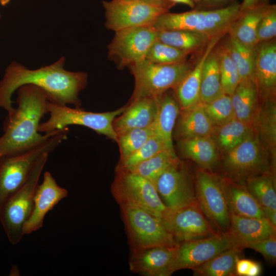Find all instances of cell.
<instances>
[{
    "mask_svg": "<svg viewBox=\"0 0 276 276\" xmlns=\"http://www.w3.org/2000/svg\"><path fill=\"white\" fill-rule=\"evenodd\" d=\"M68 128L57 130L38 146L0 160V208L27 181L38 158L67 139Z\"/></svg>",
    "mask_w": 276,
    "mask_h": 276,
    "instance_id": "277c9868",
    "label": "cell"
},
{
    "mask_svg": "<svg viewBox=\"0 0 276 276\" xmlns=\"http://www.w3.org/2000/svg\"><path fill=\"white\" fill-rule=\"evenodd\" d=\"M67 195V190L58 185L51 173L45 172L42 182L36 188L33 210L23 227L24 235L41 228L47 214Z\"/></svg>",
    "mask_w": 276,
    "mask_h": 276,
    "instance_id": "ac0fdd59",
    "label": "cell"
},
{
    "mask_svg": "<svg viewBox=\"0 0 276 276\" xmlns=\"http://www.w3.org/2000/svg\"><path fill=\"white\" fill-rule=\"evenodd\" d=\"M154 134L155 129L153 122L149 126L130 129L118 134L117 142L120 152L119 162L125 160L136 151Z\"/></svg>",
    "mask_w": 276,
    "mask_h": 276,
    "instance_id": "8d00e7d4",
    "label": "cell"
},
{
    "mask_svg": "<svg viewBox=\"0 0 276 276\" xmlns=\"http://www.w3.org/2000/svg\"><path fill=\"white\" fill-rule=\"evenodd\" d=\"M149 4L169 10L175 4L169 0H142Z\"/></svg>",
    "mask_w": 276,
    "mask_h": 276,
    "instance_id": "bcb514c9",
    "label": "cell"
},
{
    "mask_svg": "<svg viewBox=\"0 0 276 276\" xmlns=\"http://www.w3.org/2000/svg\"><path fill=\"white\" fill-rule=\"evenodd\" d=\"M49 154L45 153L38 158L25 183L0 208V222L13 245L18 244L24 236L23 227L32 213L36 189Z\"/></svg>",
    "mask_w": 276,
    "mask_h": 276,
    "instance_id": "5b68a950",
    "label": "cell"
},
{
    "mask_svg": "<svg viewBox=\"0 0 276 276\" xmlns=\"http://www.w3.org/2000/svg\"><path fill=\"white\" fill-rule=\"evenodd\" d=\"M168 90L157 97V113L154 124L155 133L169 149L174 150L172 134L180 107L176 94Z\"/></svg>",
    "mask_w": 276,
    "mask_h": 276,
    "instance_id": "4316f807",
    "label": "cell"
},
{
    "mask_svg": "<svg viewBox=\"0 0 276 276\" xmlns=\"http://www.w3.org/2000/svg\"><path fill=\"white\" fill-rule=\"evenodd\" d=\"M202 105L214 126H221L236 118L231 96L228 95L223 94L209 102L202 103Z\"/></svg>",
    "mask_w": 276,
    "mask_h": 276,
    "instance_id": "f35d334b",
    "label": "cell"
},
{
    "mask_svg": "<svg viewBox=\"0 0 276 276\" xmlns=\"http://www.w3.org/2000/svg\"><path fill=\"white\" fill-rule=\"evenodd\" d=\"M180 160L174 150L167 149L125 169L145 178L154 184L163 172Z\"/></svg>",
    "mask_w": 276,
    "mask_h": 276,
    "instance_id": "d6a6232c",
    "label": "cell"
},
{
    "mask_svg": "<svg viewBox=\"0 0 276 276\" xmlns=\"http://www.w3.org/2000/svg\"><path fill=\"white\" fill-rule=\"evenodd\" d=\"M222 167L225 178L242 183L252 177L274 172L275 168L256 133L223 154Z\"/></svg>",
    "mask_w": 276,
    "mask_h": 276,
    "instance_id": "ba28073f",
    "label": "cell"
},
{
    "mask_svg": "<svg viewBox=\"0 0 276 276\" xmlns=\"http://www.w3.org/2000/svg\"><path fill=\"white\" fill-rule=\"evenodd\" d=\"M17 90V106L6 119L4 133L0 137V160L38 146L57 131L42 134L38 130L41 119L47 113L44 91L31 84Z\"/></svg>",
    "mask_w": 276,
    "mask_h": 276,
    "instance_id": "7a4b0ae2",
    "label": "cell"
},
{
    "mask_svg": "<svg viewBox=\"0 0 276 276\" xmlns=\"http://www.w3.org/2000/svg\"><path fill=\"white\" fill-rule=\"evenodd\" d=\"M255 133L268 152L273 166L276 160V105L275 97L260 100L252 125Z\"/></svg>",
    "mask_w": 276,
    "mask_h": 276,
    "instance_id": "d4e9b609",
    "label": "cell"
},
{
    "mask_svg": "<svg viewBox=\"0 0 276 276\" xmlns=\"http://www.w3.org/2000/svg\"><path fill=\"white\" fill-rule=\"evenodd\" d=\"M231 98L235 118L252 126L260 105L258 91L254 79L241 80Z\"/></svg>",
    "mask_w": 276,
    "mask_h": 276,
    "instance_id": "f1b7e54d",
    "label": "cell"
},
{
    "mask_svg": "<svg viewBox=\"0 0 276 276\" xmlns=\"http://www.w3.org/2000/svg\"><path fill=\"white\" fill-rule=\"evenodd\" d=\"M189 54L156 40L148 50L145 60L157 64L177 63L186 61Z\"/></svg>",
    "mask_w": 276,
    "mask_h": 276,
    "instance_id": "ab89813d",
    "label": "cell"
},
{
    "mask_svg": "<svg viewBox=\"0 0 276 276\" xmlns=\"http://www.w3.org/2000/svg\"><path fill=\"white\" fill-rule=\"evenodd\" d=\"M234 246H236V244L228 232L178 243L173 262V271L193 270Z\"/></svg>",
    "mask_w": 276,
    "mask_h": 276,
    "instance_id": "9a60e30c",
    "label": "cell"
},
{
    "mask_svg": "<svg viewBox=\"0 0 276 276\" xmlns=\"http://www.w3.org/2000/svg\"><path fill=\"white\" fill-rule=\"evenodd\" d=\"M253 79L259 99L275 97L276 90L275 39L258 43L255 47Z\"/></svg>",
    "mask_w": 276,
    "mask_h": 276,
    "instance_id": "d6986e66",
    "label": "cell"
},
{
    "mask_svg": "<svg viewBox=\"0 0 276 276\" xmlns=\"http://www.w3.org/2000/svg\"><path fill=\"white\" fill-rule=\"evenodd\" d=\"M178 148L182 157L193 161L201 169L211 171L219 164V149L211 136L179 140Z\"/></svg>",
    "mask_w": 276,
    "mask_h": 276,
    "instance_id": "7402d4cb",
    "label": "cell"
},
{
    "mask_svg": "<svg viewBox=\"0 0 276 276\" xmlns=\"http://www.w3.org/2000/svg\"><path fill=\"white\" fill-rule=\"evenodd\" d=\"M276 36V6L270 5L261 20L257 31V43L274 39Z\"/></svg>",
    "mask_w": 276,
    "mask_h": 276,
    "instance_id": "b9f144b4",
    "label": "cell"
},
{
    "mask_svg": "<svg viewBox=\"0 0 276 276\" xmlns=\"http://www.w3.org/2000/svg\"><path fill=\"white\" fill-rule=\"evenodd\" d=\"M174 135L177 139L211 136L214 125L206 114L201 102L180 110Z\"/></svg>",
    "mask_w": 276,
    "mask_h": 276,
    "instance_id": "603a6c76",
    "label": "cell"
},
{
    "mask_svg": "<svg viewBox=\"0 0 276 276\" xmlns=\"http://www.w3.org/2000/svg\"><path fill=\"white\" fill-rule=\"evenodd\" d=\"M251 260L238 258L235 266L236 275L247 276Z\"/></svg>",
    "mask_w": 276,
    "mask_h": 276,
    "instance_id": "f6af8a7d",
    "label": "cell"
},
{
    "mask_svg": "<svg viewBox=\"0 0 276 276\" xmlns=\"http://www.w3.org/2000/svg\"><path fill=\"white\" fill-rule=\"evenodd\" d=\"M221 37L211 39L196 64L173 89L180 110L189 108L200 102L199 91L202 70L204 62Z\"/></svg>",
    "mask_w": 276,
    "mask_h": 276,
    "instance_id": "cb8c5ba5",
    "label": "cell"
},
{
    "mask_svg": "<svg viewBox=\"0 0 276 276\" xmlns=\"http://www.w3.org/2000/svg\"><path fill=\"white\" fill-rule=\"evenodd\" d=\"M157 40L190 53L206 44L211 39L189 31L162 30L157 31Z\"/></svg>",
    "mask_w": 276,
    "mask_h": 276,
    "instance_id": "836d02e7",
    "label": "cell"
},
{
    "mask_svg": "<svg viewBox=\"0 0 276 276\" xmlns=\"http://www.w3.org/2000/svg\"><path fill=\"white\" fill-rule=\"evenodd\" d=\"M162 219L177 243L220 233L209 221L197 203L169 209Z\"/></svg>",
    "mask_w": 276,
    "mask_h": 276,
    "instance_id": "2e32d148",
    "label": "cell"
},
{
    "mask_svg": "<svg viewBox=\"0 0 276 276\" xmlns=\"http://www.w3.org/2000/svg\"><path fill=\"white\" fill-rule=\"evenodd\" d=\"M157 109V97L129 102L124 112L113 122L117 135L130 129L149 126L155 120Z\"/></svg>",
    "mask_w": 276,
    "mask_h": 276,
    "instance_id": "ffe728a7",
    "label": "cell"
},
{
    "mask_svg": "<svg viewBox=\"0 0 276 276\" xmlns=\"http://www.w3.org/2000/svg\"><path fill=\"white\" fill-rule=\"evenodd\" d=\"M241 12L240 4L233 2L221 8L195 10L182 13L166 12L151 25L157 31L186 30L202 34L212 39L227 33Z\"/></svg>",
    "mask_w": 276,
    "mask_h": 276,
    "instance_id": "3957f363",
    "label": "cell"
},
{
    "mask_svg": "<svg viewBox=\"0 0 276 276\" xmlns=\"http://www.w3.org/2000/svg\"><path fill=\"white\" fill-rule=\"evenodd\" d=\"M198 205L219 232L226 233L230 227L231 211L222 179L200 168L195 173Z\"/></svg>",
    "mask_w": 276,
    "mask_h": 276,
    "instance_id": "8fae6325",
    "label": "cell"
},
{
    "mask_svg": "<svg viewBox=\"0 0 276 276\" xmlns=\"http://www.w3.org/2000/svg\"><path fill=\"white\" fill-rule=\"evenodd\" d=\"M226 44L232 59L238 71L240 80L253 79L255 47L245 45L230 36Z\"/></svg>",
    "mask_w": 276,
    "mask_h": 276,
    "instance_id": "d590c367",
    "label": "cell"
},
{
    "mask_svg": "<svg viewBox=\"0 0 276 276\" xmlns=\"http://www.w3.org/2000/svg\"><path fill=\"white\" fill-rule=\"evenodd\" d=\"M64 63L65 58L62 57L52 64L30 70L18 62H12L0 82V107L11 116L15 109L12 106L13 93L21 86L31 84L42 90L47 100L53 104H73L75 108H80L78 96L87 85V75L65 70Z\"/></svg>",
    "mask_w": 276,
    "mask_h": 276,
    "instance_id": "6da1fadb",
    "label": "cell"
},
{
    "mask_svg": "<svg viewBox=\"0 0 276 276\" xmlns=\"http://www.w3.org/2000/svg\"><path fill=\"white\" fill-rule=\"evenodd\" d=\"M263 0H243L242 3L240 4L241 10L243 11L252 7L258 5Z\"/></svg>",
    "mask_w": 276,
    "mask_h": 276,
    "instance_id": "681fc988",
    "label": "cell"
},
{
    "mask_svg": "<svg viewBox=\"0 0 276 276\" xmlns=\"http://www.w3.org/2000/svg\"><path fill=\"white\" fill-rule=\"evenodd\" d=\"M262 271V267L261 264L255 261H251L247 276H258Z\"/></svg>",
    "mask_w": 276,
    "mask_h": 276,
    "instance_id": "c3c4849f",
    "label": "cell"
},
{
    "mask_svg": "<svg viewBox=\"0 0 276 276\" xmlns=\"http://www.w3.org/2000/svg\"><path fill=\"white\" fill-rule=\"evenodd\" d=\"M224 94L223 91L215 47L206 58L203 66L199 91L200 102H209Z\"/></svg>",
    "mask_w": 276,
    "mask_h": 276,
    "instance_id": "4dcf8cb0",
    "label": "cell"
},
{
    "mask_svg": "<svg viewBox=\"0 0 276 276\" xmlns=\"http://www.w3.org/2000/svg\"><path fill=\"white\" fill-rule=\"evenodd\" d=\"M167 149L170 150L162 139L155 133L136 151L125 160L119 162L116 168L123 169L131 168Z\"/></svg>",
    "mask_w": 276,
    "mask_h": 276,
    "instance_id": "60d3db41",
    "label": "cell"
},
{
    "mask_svg": "<svg viewBox=\"0 0 276 276\" xmlns=\"http://www.w3.org/2000/svg\"><path fill=\"white\" fill-rule=\"evenodd\" d=\"M245 248L252 249L260 253L265 259L274 264L276 260V237L272 236L246 245Z\"/></svg>",
    "mask_w": 276,
    "mask_h": 276,
    "instance_id": "7bdbcfd3",
    "label": "cell"
},
{
    "mask_svg": "<svg viewBox=\"0 0 276 276\" xmlns=\"http://www.w3.org/2000/svg\"><path fill=\"white\" fill-rule=\"evenodd\" d=\"M125 108L126 106L112 111L93 112L80 108L56 105L47 100L46 110L49 118L40 123L38 130L41 133H49L70 125H79L88 127L117 142L118 137L113 122Z\"/></svg>",
    "mask_w": 276,
    "mask_h": 276,
    "instance_id": "52a82bcc",
    "label": "cell"
},
{
    "mask_svg": "<svg viewBox=\"0 0 276 276\" xmlns=\"http://www.w3.org/2000/svg\"><path fill=\"white\" fill-rule=\"evenodd\" d=\"M131 250L152 246H174L178 243L162 219L145 210L120 205Z\"/></svg>",
    "mask_w": 276,
    "mask_h": 276,
    "instance_id": "30bf717a",
    "label": "cell"
},
{
    "mask_svg": "<svg viewBox=\"0 0 276 276\" xmlns=\"http://www.w3.org/2000/svg\"><path fill=\"white\" fill-rule=\"evenodd\" d=\"M265 218L276 228V209L262 207Z\"/></svg>",
    "mask_w": 276,
    "mask_h": 276,
    "instance_id": "7dc6e473",
    "label": "cell"
},
{
    "mask_svg": "<svg viewBox=\"0 0 276 276\" xmlns=\"http://www.w3.org/2000/svg\"><path fill=\"white\" fill-rule=\"evenodd\" d=\"M215 49L218 58L222 88L224 94L231 96L240 81V75L226 44L220 45Z\"/></svg>",
    "mask_w": 276,
    "mask_h": 276,
    "instance_id": "74e56055",
    "label": "cell"
},
{
    "mask_svg": "<svg viewBox=\"0 0 276 276\" xmlns=\"http://www.w3.org/2000/svg\"><path fill=\"white\" fill-rule=\"evenodd\" d=\"M154 185L170 210L197 203L195 176L180 160L163 172Z\"/></svg>",
    "mask_w": 276,
    "mask_h": 276,
    "instance_id": "4fadbf2b",
    "label": "cell"
},
{
    "mask_svg": "<svg viewBox=\"0 0 276 276\" xmlns=\"http://www.w3.org/2000/svg\"><path fill=\"white\" fill-rule=\"evenodd\" d=\"M243 249L234 246L218 254L211 259L194 269L196 276H234L236 261Z\"/></svg>",
    "mask_w": 276,
    "mask_h": 276,
    "instance_id": "1f68e13d",
    "label": "cell"
},
{
    "mask_svg": "<svg viewBox=\"0 0 276 276\" xmlns=\"http://www.w3.org/2000/svg\"><path fill=\"white\" fill-rule=\"evenodd\" d=\"M255 133L253 126L236 118L219 126H215L211 135L223 154L234 149Z\"/></svg>",
    "mask_w": 276,
    "mask_h": 276,
    "instance_id": "f546056e",
    "label": "cell"
},
{
    "mask_svg": "<svg viewBox=\"0 0 276 276\" xmlns=\"http://www.w3.org/2000/svg\"><path fill=\"white\" fill-rule=\"evenodd\" d=\"M231 213L249 218H265L262 206L244 183L222 178Z\"/></svg>",
    "mask_w": 276,
    "mask_h": 276,
    "instance_id": "484cf974",
    "label": "cell"
},
{
    "mask_svg": "<svg viewBox=\"0 0 276 276\" xmlns=\"http://www.w3.org/2000/svg\"><path fill=\"white\" fill-rule=\"evenodd\" d=\"M177 245L131 250L129 265L133 272L145 276H170Z\"/></svg>",
    "mask_w": 276,
    "mask_h": 276,
    "instance_id": "e0dca14e",
    "label": "cell"
},
{
    "mask_svg": "<svg viewBox=\"0 0 276 276\" xmlns=\"http://www.w3.org/2000/svg\"><path fill=\"white\" fill-rule=\"evenodd\" d=\"M105 26L114 32L144 26H151L161 14L168 10L142 0H111L103 2Z\"/></svg>",
    "mask_w": 276,
    "mask_h": 276,
    "instance_id": "5bb4252c",
    "label": "cell"
},
{
    "mask_svg": "<svg viewBox=\"0 0 276 276\" xmlns=\"http://www.w3.org/2000/svg\"><path fill=\"white\" fill-rule=\"evenodd\" d=\"M134 78V87L129 102L157 97L174 89L192 68L187 60L173 64H157L144 60L129 67Z\"/></svg>",
    "mask_w": 276,
    "mask_h": 276,
    "instance_id": "8992f818",
    "label": "cell"
},
{
    "mask_svg": "<svg viewBox=\"0 0 276 276\" xmlns=\"http://www.w3.org/2000/svg\"><path fill=\"white\" fill-rule=\"evenodd\" d=\"M157 40V31L151 26L127 28L115 32L108 45V55L118 68L130 67L145 59L147 53Z\"/></svg>",
    "mask_w": 276,
    "mask_h": 276,
    "instance_id": "7c38bea8",
    "label": "cell"
},
{
    "mask_svg": "<svg viewBox=\"0 0 276 276\" xmlns=\"http://www.w3.org/2000/svg\"><path fill=\"white\" fill-rule=\"evenodd\" d=\"M233 1L234 0H194L195 4H197L199 8L206 9L226 5Z\"/></svg>",
    "mask_w": 276,
    "mask_h": 276,
    "instance_id": "ee69618b",
    "label": "cell"
},
{
    "mask_svg": "<svg viewBox=\"0 0 276 276\" xmlns=\"http://www.w3.org/2000/svg\"><path fill=\"white\" fill-rule=\"evenodd\" d=\"M111 192L119 205L139 208L161 218L169 210L152 182L125 169L116 168Z\"/></svg>",
    "mask_w": 276,
    "mask_h": 276,
    "instance_id": "9c48e42d",
    "label": "cell"
},
{
    "mask_svg": "<svg viewBox=\"0 0 276 276\" xmlns=\"http://www.w3.org/2000/svg\"><path fill=\"white\" fill-rule=\"evenodd\" d=\"M244 184L262 207L276 209L274 172H267L252 177L246 180Z\"/></svg>",
    "mask_w": 276,
    "mask_h": 276,
    "instance_id": "e575fe53",
    "label": "cell"
},
{
    "mask_svg": "<svg viewBox=\"0 0 276 276\" xmlns=\"http://www.w3.org/2000/svg\"><path fill=\"white\" fill-rule=\"evenodd\" d=\"M10 0H0V2L2 5H5L7 4Z\"/></svg>",
    "mask_w": 276,
    "mask_h": 276,
    "instance_id": "816d5d0a",
    "label": "cell"
},
{
    "mask_svg": "<svg viewBox=\"0 0 276 276\" xmlns=\"http://www.w3.org/2000/svg\"><path fill=\"white\" fill-rule=\"evenodd\" d=\"M171 2L175 4L176 3H181L185 4L190 7L194 8L195 6L194 0H169Z\"/></svg>",
    "mask_w": 276,
    "mask_h": 276,
    "instance_id": "f907efd6",
    "label": "cell"
},
{
    "mask_svg": "<svg viewBox=\"0 0 276 276\" xmlns=\"http://www.w3.org/2000/svg\"><path fill=\"white\" fill-rule=\"evenodd\" d=\"M270 5L262 1L252 7L241 11L229 28V35L245 45L255 47L257 44L259 24Z\"/></svg>",
    "mask_w": 276,
    "mask_h": 276,
    "instance_id": "83f0119b",
    "label": "cell"
},
{
    "mask_svg": "<svg viewBox=\"0 0 276 276\" xmlns=\"http://www.w3.org/2000/svg\"><path fill=\"white\" fill-rule=\"evenodd\" d=\"M227 232L236 246L243 249L248 244L275 235L276 228L265 218L244 217L231 213Z\"/></svg>",
    "mask_w": 276,
    "mask_h": 276,
    "instance_id": "44dd1931",
    "label": "cell"
}]
</instances>
